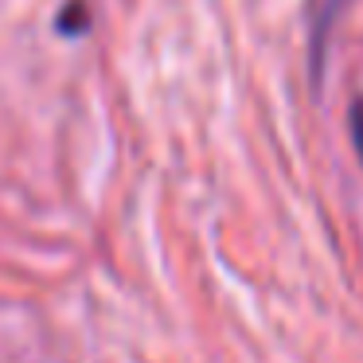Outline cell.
<instances>
[{
    "label": "cell",
    "instance_id": "1",
    "mask_svg": "<svg viewBox=\"0 0 363 363\" xmlns=\"http://www.w3.org/2000/svg\"><path fill=\"white\" fill-rule=\"evenodd\" d=\"M86 28H90V9H86V0H71V4L59 12V32L82 35Z\"/></svg>",
    "mask_w": 363,
    "mask_h": 363
},
{
    "label": "cell",
    "instance_id": "2",
    "mask_svg": "<svg viewBox=\"0 0 363 363\" xmlns=\"http://www.w3.org/2000/svg\"><path fill=\"white\" fill-rule=\"evenodd\" d=\"M352 141H355V149H359V157H363V102L352 110Z\"/></svg>",
    "mask_w": 363,
    "mask_h": 363
}]
</instances>
